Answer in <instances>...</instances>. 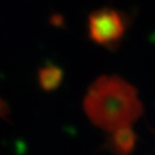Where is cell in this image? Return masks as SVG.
<instances>
[{
  "mask_svg": "<svg viewBox=\"0 0 155 155\" xmlns=\"http://www.w3.org/2000/svg\"><path fill=\"white\" fill-rule=\"evenodd\" d=\"M85 110L96 124L120 130L140 115L141 106L130 85L118 78H102L91 88Z\"/></svg>",
  "mask_w": 155,
  "mask_h": 155,
  "instance_id": "6da1fadb",
  "label": "cell"
},
{
  "mask_svg": "<svg viewBox=\"0 0 155 155\" xmlns=\"http://www.w3.org/2000/svg\"><path fill=\"white\" fill-rule=\"evenodd\" d=\"M89 31L93 40L109 44L118 41L124 32L122 17L114 11H100L91 16Z\"/></svg>",
  "mask_w": 155,
  "mask_h": 155,
  "instance_id": "7a4b0ae2",
  "label": "cell"
}]
</instances>
